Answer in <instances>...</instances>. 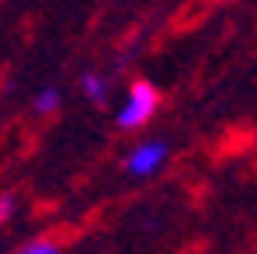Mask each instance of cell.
<instances>
[{"label":"cell","instance_id":"7a4b0ae2","mask_svg":"<svg viewBox=\"0 0 257 254\" xmlns=\"http://www.w3.org/2000/svg\"><path fill=\"white\" fill-rule=\"evenodd\" d=\"M165 157H168V143H161V140L143 143V147H136L128 154V172L133 176H154L161 165H165Z\"/></svg>","mask_w":257,"mask_h":254},{"label":"cell","instance_id":"6da1fadb","mask_svg":"<svg viewBox=\"0 0 257 254\" xmlns=\"http://www.w3.org/2000/svg\"><path fill=\"white\" fill-rule=\"evenodd\" d=\"M154 108H157V90L150 82H133V90L125 97V108L118 111V125L121 129H140Z\"/></svg>","mask_w":257,"mask_h":254},{"label":"cell","instance_id":"8992f818","mask_svg":"<svg viewBox=\"0 0 257 254\" xmlns=\"http://www.w3.org/2000/svg\"><path fill=\"white\" fill-rule=\"evenodd\" d=\"M11 211H15V197H11V194H4V197H0V222H4Z\"/></svg>","mask_w":257,"mask_h":254},{"label":"cell","instance_id":"277c9868","mask_svg":"<svg viewBox=\"0 0 257 254\" xmlns=\"http://www.w3.org/2000/svg\"><path fill=\"white\" fill-rule=\"evenodd\" d=\"M82 90H86L89 101H104V97H107V86H104L100 75H86V79H82Z\"/></svg>","mask_w":257,"mask_h":254},{"label":"cell","instance_id":"5b68a950","mask_svg":"<svg viewBox=\"0 0 257 254\" xmlns=\"http://www.w3.org/2000/svg\"><path fill=\"white\" fill-rule=\"evenodd\" d=\"M18 254H57V247H54V243H29V247H22Z\"/></svg>","mask_w":257,"mask_h":254},{"label":"cell","instance_id":"3957f363","mask_svg":"<svg viewBox=\"0 0 257 254\" xmlns=\"http://www.w3.org/2000/svg\"><path fill=\"white\" fill-rule=\"evenodd\" d=\"M57 104H61V93H57L54 86L36 93V111H43V115H47V111H57Z\"/></svg>","mask_w":257,"mask_h":254}]
</instances>
